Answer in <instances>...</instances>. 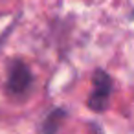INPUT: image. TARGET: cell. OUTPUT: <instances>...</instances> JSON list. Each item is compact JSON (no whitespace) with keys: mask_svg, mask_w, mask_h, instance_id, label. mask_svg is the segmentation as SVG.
<instances>
[{"mask_svg":"<svg viewBox=\"0 0 134 134\" xmlns=\"http://www.w3.org/2000/svg\"><path fill=\"white\" fill-rule=\"evenodd\" d=\"M92 81H94V90L88 97V107L94 112H103L108 105V97L112 92V81L108 74L103 70H96Z\"/></svg>","mask_w":134,"mask_h":134,"instance_id":"1","label":"cell"},{"mask_svg":"<svg viewBox=\"0 0 134 134\" xmlns=\"http://www.w3.org/2000/svg\"><path fill=\"white\" fill-rule=\"evenodd\" d=\"M30 85H31V72H30L28 64L22 63L20 59H15L9 64L6 90L11 96H20V94H24L30 88Z\"/></svg>","mask_w":134,"mask_h":134,"instance_id":"2","label":"cell"},{"mask_svg":"<svg viewBox=\"0 0 134 134\" xmlns=\"http://www.w3.org/2000/svg\"><path fill=\"white\" fill-rule=\"evenodd\" d=\"M66 116V112L63 110V108H57V110H53L50 116H48V119L44 121V127H42V130H44V134H55L57 132V129H59V125L63 123L61 119Z\"/></svg>","mask_w":134,"mask_h":134,"instance_id":"3","label":"cell"},{"mask_svg":"<svg viewBox=\"0 0 134 134\" xmlns=\"http://www.w3.org/2000/svg\"><path fill=\"white\" fill-rule=\"evenodd\" d=\"M97 134H101V132H97Z\"/></svg>","mask_w":134,"mask_h":134,"instance_id":"4","label":"cell"}]
</instances>
